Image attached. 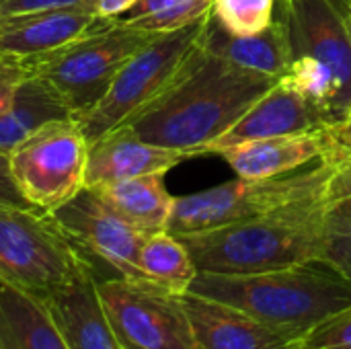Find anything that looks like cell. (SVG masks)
Wrapping results in <instances>:
<instances>
[{
	"instance_id": "cell-1",
	"label": "cell",
	"mask_w": 351,
	"mask_h": 349,
	"mask_svg": "<svg viewBox=\"0 0 351 349\" xmlns=\"http://www.w3.org/2000/svg\"><path fill=\"white\" fill-rule=\"evenodd\" d=\"M278 80L210 51L199 35L167 91L125 125L150 144L202 156Z\"/></svg>"
},
{
	"instance_id": "cell-2",
	"label": "cell",
	"mask_w": 351,
	"mask_h": 349,
	"mask_svg": "<svg viewBox=\"0 0 351 349\" xmlns=\"http://www.w3.org/2000/svg\"><path fill=\"white\" fill-rule=\"evenodd\" d=\"M327 237L323 202H300L267 216L179 237L197 272L253 276L321 263Z\"/></svg>"
},
{
	"instance_id": "cell-3",
	"label": "cell",
	"mask_w": 351,
	"mask_h": 349,
	"mask_svg": "<svg viewBox=\"0 0 351 349\" xmlns=\"http://www.w3.org/2000/svg\"><path fill=\"white\" fill-rule=\"evenodd\" d=\"M321 263L253 276L197 272L189 292L224 302L265 327L300 339L325 319L351 306V284Z\"/></svg>"
},
{
	"instance_id": "cell-4",
	"label": "cell",
	"mask_w": 351,
	"mask_h": 349,
	"mask_svg": "<svg viewBox=\"0 0 351 349\" xmlns=\"http://www.w3.org/2000/svg\"><path fill=\"white\" fill-rule=\"evenodd\" d=\"M97 276L51 214L0 206V280L39 300Z\"/></svg>"
},
{
	"instance_id": "cell-5",
	"label": "cell",
	"mask_w": 351,
	"mask_h": 349,
	"mask_svg": "<svg viewBox=\"0 0 351 349\" xmlns=\"http://www.w3.org/2000/svg\"><path fill=\"white\" fill-rule=\"evenodd\" d=\"M331 165L321 160L306 171L265 179L237 177L222 185L175 197L167 232L185 237L274 214L300 202H323Z\"/></svg>"
},
{
	"instance_id": "cell-6",
	"label": "cell",
	"mask_w": 351,
	"mask_h": 349,
	"mask_svg": "<svg viewBox=\"0 0 351 349\" xmlns=\"http://www.w3.org/2000/svg\"><path fill=\"white\" fill-rule=\"evenodd\" d=\"M156 35L160 33L109 21L64 47L23 60L76 117L105 97L125 62Z\"/></svg>"
},
{
	"instance_id": "cell-7",
	"label": "cell",
	"mask_w": 351,
	"mask_h": 349,
	"mask_svg": "<svg viewBox=\"0 0 351 349\" xmlns=\"http://www.w3.org/2000/svg\"><path fill=\"white\" fill-rule=\"evenodd\" d=\"M208 16L179 31L156 35L125 62L95 107L72 117L88 144L107 132L130 123L167 91L197 43Z\"/></svg>"
},
{
	"instance_id": "cell-8",
	"label": "cell",
	"mask_w": 351,
	"mask_h": 349,
	"mask_svg": "<svg viewBox=\"0 0 351 349\" xmlns=\"http://www.w3.org/2000/svg\"><path fill=\"white\" fill-rule=\"evenodd\" d=\"M86 156L88 142L72 117L41 125L8 152L19 189L47 214L84 187Z\"/></svg>"
},
{
	"instance_id": "cell-9",
	"label": "cell",
	"mask_w": 351,
	"mask_h": 349,
	"mask_svg": "<svg viewBox=\"0 0 351 349\" xmlns=\"http://www.w3.org/2000/svg\"><path fill=\"white\" fill-rule=\"evenodd\" d=\"M103 309L125 349H195L181 294L146 280H97Z\"/></svg>"
},
{
	"instance_id": "cell-10",
	"label": "cell",
	"mask_w": 351,
	"mask_h": 349,
	"mask_svg": "<svg viewBox=\"0 0 351 349\" xmlns=\"http://www.w3.org/2000/svg\"><path fill=\"white\" fill-rule=\"evenodd\" d=\"M276 19L284 25L292 60L327 70L339 84L346 111L351 105L350 0H278Z\"/></svg>"
},
{
	"instance_id": "cell-11",
	"label": "cell",
	"mask_w": 351,
	"mask_h": 349,
	"mask_svg": "<svg viewBox=\"0 0 351 349\" xmlns=\"http://www.w3.org/2000/svg\"><path fill=\"white\" fill-rule=\"evenodd\" d=\"M51 218L90 259L103 261L119 278L144 280L138 257L148 234L119 218L90 187H82L70 202L53 210Z\"/></svg>"
},
{
	"instance_id": "cell-12",
	"label": "cell",
	"mask_w": 351,
	"mask_h": 349,
	"mask_svg": "<svg viewBox=\"0 0 351 349\" xmlns=\"http://www.w3.org/2000/svg\"><path fill=\"white\" fill-rule=\"evenodd\" d=\"M327 125L329 119L317 105H313L306 97H302L298 91L288 86L284 80H278L222 136L212 140L204 148L202 156L208 154L218 156L222 150L243 142L302 134V132H317V130H325Z\"/></svg>"
},
{
	"instance_id": "cell-13",
	"label": "cell",
	"mask_w": 351,
	"mask_h": 349,
	"mask_svg": "<svg viewBox=\"0 0 351 349\" xmlns=\"http://www.w3.org/2000/svg\"><path fill=\"white\" fill-rule=\"evenodd\" d=\"M95 4H74L0 16V56L31 58L64 47L107 25Z\"/></svg>"
},
{
	"instance_id": "cell-14",
	"label": "cell",
	"mask_w": 351,
	"mask_h": 349,
	"mask_svg": "<svg viewBox=\"0 0 351 349\" xmlns=\"http://www.w3.org/2000/svg\"><path fill=\"white\" fill-rule=\"evenodd\" d=\"M193 331L195 349H302V341L265 327L224 302L185 292L181 294Z\"/></svg>"
},
{
	"instance_id": "cell-15",
	"label": "cell",
	"mask_w": 351,
	"mask_h": 349,
	"mask_svg": "<svg viewBox=\"0 0 351 349\" xmlns=\"http://www.w3.org/2000/svg\"><path fill=\"white\" fill-rule=\"evenodd\" d=\"M189 154L142 140L132 128L121 125L88 144L84 187L117 183L144 175H167Z\"/></svg>"
},
{
	"instance_id": "cell-16",
	"label": "cell",
	"mask_w": 351,
	"mask_h": 349,
	"mask_svg": "<svg viewBox=\"0 0 351 349\" xmlns=\"http://www.w3.org/2000/svg\"><path fill=\"white\" fill-rule=\"evenodd\" d=\"M327 150V132L317 130L243 142L222 150L218 156L237 173V177L265 179L286 175L313 160H321Z\"/></svg>"
},
{
	"instance_id": "cell-17",
	"label": "cell",
	"mask_w": 351,
	"mask_h": 349,
	"mask_svg": "<svg viewBox=\"0 0 351 349\" xmlns=\"http://www.w3.org/2000/svg\"><path fill=\"white\" fill-rule=\"evenodd\" d=\"M70 349H123L97 292V276L43 300Z\"/></svg>"
},
{
	"instance_id": "cell-18",
	"label": "cell",
	"mask_w": 351,
	"mask_h": 349,
	"mask_svg": "<svg viewBox=\"0 0 351 349\" xmlns=\"http://www.w3.org/2000/svg\"><path fill=\"white\" fill-rule=\"evenodd\" d=\"M202 43L210 51L230 60L232 64L274 78H282L292 62V49L286 29L276 16L274 23L259 33L232 35L224 27H220V23L210 12L202 31Z\"/></svg>"
},
{
	"instance_id": "cell-19",
	"label": "cell",
	"mask_w": 351,
	"mask_h": 349,
	"mask_svg": "<svg viewBox=\"0 0 351 349\" xmlns=\"http://www.w3.org/2000/svg\"><path fill=\"white\" fill-rule=\"evenodd\" d=\"M2 349H70L43 300L0 280Z\"/></svg>"
},
{
	"instance_id": "cell-20",
	"label": "cell",
	"mask_w": 351,
	"mask_h": 349,
	"mask_svg": "<svg viewBox=\"0 0 351 349\" xmlns=\"http://www.w3.org/2000/svg\"><path fill=\"white\" fill-rule=\"evenodd\" d=\"M90 189L134 228L146 234L167 230L175 197L165 185V175H144Z\"/></svg>"
},
{
	"instance_id": "cell-21",
	"label": "cell",
	"mask_w": 351,
	"mask_h": 349,
	"mask_svg": "<svg viewBox=\"0 0 351 349\" xmlns=\"http://www.w3.org/2000/svg\"><path fill=\"white\" fill-rule=\"evenodd\" d=\"M72 113L56 93L37 76H29L8 109L0 117V154H8L21 140L56 119H70Z\"/></svg>"
},
{
	"instance_id": "cell-22",
	"label": "cell",
	"mask_w": 351,
	"mask_h": 349,
	"mask_svg": "<svg viewBox=\"0 0 351 349\" xmlns=\"http://www.w3.org/2000/svg\"><path fill=\"white\" fill-rule=\"evenodd\" d=\"M138 265L146 282H152L173 294L189 292L197 276V267L187 247L179 237L167 230L152 232L144 239Z\"/></svg>"
},
{
	"instance_id": "cell-23",
	"label": "cell",
	"mask_w": 351,
	"mask_h": 349,
	"mask_svg": "<svg viewBox=\"0 0 351 349\" xmlns=\"http://www.w3.org/2000/svg\"><path fill=\"white\" fill-rule=\"evenodd\" d=\"M212 4L214 0H138L115 23L150 33H171L206 19Z\"/></svg>"
},
{
	"instance_id": "cell-24",
	"label": "cell",
	"mask_w": 351,
	"mask_h": 349,
	"mask_svg": "<svg viewBox=\"0 0 351 349\" xmlns=\"http://www.w3.org/2000/svg\"><path fill=\"white\" fill-rule=\"evenodd\" d=\"M278 0H214L212 16L232 35H253L274 23Z\"/></svg>"
},
{
	"instance_id": "cell-25",
	"label": "cell",
	"mask_w": 351,
	"mask_h": 349,
	"mask_svg": "<svg viewBox=\"0 0 351 349\" xmlns=\"http://www.w3.org/2000/svg\"><path fill=\"white\" fill-rule=\"evenodd\" d=\"M302 349H351V306L306 333L302 337Z\"/></svg>"
},
{
	"instance_id": "cell-26",
	"label": "cell",
	"mask_w": 351,
	"mask_h": 349,
	"mask_svg": "<svg viewBox=\"0 0 351 349\" xmlns=\"http://www.w3.org/2000/svg\"><path fill=\"white\" fill-rule=\"evenodd\" d=\"M321 263L351 284V226H327Z\"/></svg>"
},
{
	"instance_id": "cell-27",
	"label": "cell",
	"mask_w": 351,
	"mask_h": 349,
	"mask_svg": "<svg viewBox=\"0 0 351 349\" xmlns=\"http://www.w3.org/2000/svg\"><path fill=\"white\" fill-rule=\"evenodd\" d=\"M31 76L23 58L0 56V117L12 107L21 84Z\"/></svg>"
},
{
	"instance_id": "cell-28",
	"label": "cell",
	"mask_w": 351,
	"mask_h": 349,
	"mask_svg": "<svg viewBox=\"0 0 351 349\" xmlns=\"http://www.w3.org/2000/svg\"><path fill=\"white\" fill-rule=\"evenodd\" d=\"M327 163L331 165V177L325 189V208L351 197V152Z\"/></svg>"
},
{
	"instance_id": "cell-29",
	"label": "cell",
	"mask_w": 351,
	"mask_h": 349,
	"mask_svg": "<svg viewBox=\"0 0 351 349\" xmlns=\"http://www.w3.org/2000/svg\"><path fill=\"white\" fill-rule=\"evenodd\" d=\"M0 206L8 208H21V210H37L19 189L12 171L8 154H0Z\"/></svg>"
},
{
	"instance_id": "cell-30",
	"label": "cell",
	"mask_w": 351,
	"mask_h": 349,
	"mask_svg": "<svg viewBox=\"0 0 351 349\" xmlns=\"http://www.w3.org/2000/svg\"><path fill=\"white\" fill-rule=\"evenodd\" d=\"M327 138H329V150L321 160H331L337 158L341 154H350L351 152V105L348 111L343 113V117L331 125L325 128Z\"/></svg>"
},
{
	"instance_id": "cell-31",
	"label": "cell",
	"mask_w": 351,
	"mask_h": 349,
	"mask_svg": "<svg viewBox=\"0 0 351 349\" xmlns=\"http://www.w3.org/2000/svg\"><path fill=\"white\" fill-rule=\"evenodd\" d=\"M97 0H4L0 4V16L39 10V8H56V6H74V4H95Z\"/></svg>"
},
{
	"instance_id": "cell-32",
	"label": "cell",
	"mask_w": 351,
	"mask_h": 349,
	"mask_svg": "<svg viewBox=\"0 0 351 349\" xmlns=\"http://www.w3.org/2000/svg\"><path fill=\"white\" fill-rule=\"evenodd\" d=\"M327 226H351V197L325 208Z\"/></svg>"
},
{
	"instance_id": "cell-33",
	"label": "cell",
	"mask_w": 351,
	"mask_h": 349,
	"mask_svg": "<svg viewBox=\"0 0 351 349\" xmlns=\"http://www.w3.org/2000/svg\"><path fill=\"white\" fill-rule=\"evenodd\" d=\"M138 0H97V12L99 16L107 19V21H115L119 14H123L128 8H132Z\"/></svg>"
},
{
	"instance_id": "cell-34",
	"label": "cell",
	"mask_w": 351,
	"mask_h": 349,
	"mask_svg": "<svg viewBox=\"0 0 351 349\" xmlns=\"http://www.w3.org/2000/svg\"><path fill=\"white\" fill-rule=\"evenodd\" d=\"M350 23H351V0H350Z\"/></svg>"
},
{
	"instance_id": "cell-35",
	"label": "cell",
	"mask_w": 351,
	"mask_h": 349,
	"mask_svg": "<svg viewBox=\"0 0 351 349\" xmlns=\"http://www.w3.org/2000/svg\"><path fill=\"white\" fill-rule=\"evenodd\" d=\"M2 2H4V0H0V4H2Z\"/></svg>"
},
{
	"instance_id": "cell-36",
	"label": "cell",
	"mask_w": 351,
	"mask_h": 349,
	"mask_svg": "<svg viewBox=\"0 0 351 349\" xmlns=\"http://www.w3.org/2000/svg\"><path fill=\"white\" fill-rule=\"evenodd\" d=\"M0 349H2V346H0Z\"/></svg>"
},
{
	"instance_id": "cell-37",
	"label": "cell",
	"mask_w": 351,
	"mask_h": 349,
	"mask_svg": "<svg viewBox=\"0 0 351 349\" xmlns=\"http://www.w3.org/2000/svg\"><path fill=\"white\" fill-rule=\"evenodd\" d=\"M123 349H125V348H123Z\"/></svg>"
}]
</instances>
